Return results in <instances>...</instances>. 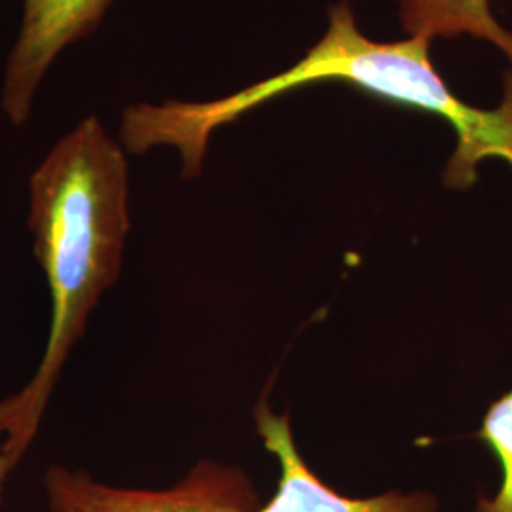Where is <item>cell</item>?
<instances>
[{"mask_svg": "<svg viewBox=\"0 0 512 512\" xmlns=\"http://www.w3.org/2000/svg\"><path fill=\"white\" fill-rule=\"evenodd\" d=\"M433 42L420 37L382 42L366 37L348 0L332 4L327 29L306 54L281 73L213 101L137 103L122 112L120 139L131 154L173 147L183 175L202 173L209 141L217 129L234 124L285 93L321 82H342L389 103L439 116L456 135V148L442 173L444 184L469 190L478 165L490 158L512 167V69L503 74V95L492 109L459 99L431 59Z\"/></svg>", "mask_w": 512, "mask_h": 512, "instance_id": "cell-1", "label": "cell"}, {"mask_svg": "<svg viewBox=\"0 0 512 512\" xmlns=\"http://www.w3.org/2000/svg\"><path fill=\"white\" fill-rule=\"evenodd\" d=\"M29 228L52 296V323L35 376L16 393L2 454L16 463L37 435L65 361L99 298L118 281L128 236L126 148L97 116L63 135L29 181Z\"/></svg>", "mask_w": 512, "mask_h": 512, "instance_id": "cell-2", "label": "cell"}, {"mask_svg": "<svg viewBox=\"0 0 512 512\" xmlns=\"http://www.w3.org/2000/svg\"><path fill=\"white\" fill-rule=\"evenodd\" d=\"M44 488L52 512H251L260 507L249 476L209 459L169 490L114 488L63 465L46 471Z\"/></svg>", "mask_w": 512, "mask_h": 512, "instance_id": "cell-3", "label": "cell"}, {"mask_svg": "<svg viewBox=\"0 0 512 512\" xmlns=\"http://www.w3.org/2000/svg\"><path fill=\"white\" fill-rule=\"evenodd\" d=\"M23 16L8 55L0 107L14 126L31 118L35 95L55 59L90 37L112 0H21Z\"/></svg>", "mask_w": 512, "mask_h": 512, "instance_id": "cell-4", "label": "cell"}, {"mask_svg": "<svg viewBox=\"0 0 512 512\" xmlns=\"http://www.w3.org/2000/svg\"><path fill=\"white\" fill-rule=\"evenodd\" d=\"M255 418L266 450L279 459L281 476L274 497L251 512H439L437 497L423 490H389L366 499L338 494L298 454L287 416H275L268 404L260 403Z\"/></svg>", "mask_w": 512, "mask_h": 512, "instance_id": "cell-5", "label": "cell"}, {"mask_svg": "<svg viewBox=\"0 0 512 512\" xmlns=\"http://www.w3.org/2000/svg\"><path fill=\"white\" fill-rule=\"evenodd\" d=\"M494 0H399V21L406 37L435 42L471 37L492 44L512 65V33L494 16Z\"/></svg>", "mask_w": 512, "mask_h": 512, "instance_id": "cell-6", "label": "cell"}, {"mask_svg": "<svg viewBox=\"0 0 512 512\" xmlns=\"http://www.w3.org/2000/svg\"><path fill=\"white\" fill-rule=\"evenodd\" d=\"M501 467V486L494 497H478L475 512H512V389L495 401L476 435Z\"/></svg>", "mask_w": 512, "mask_h": 512, "instance_id": "cell-7", "label": "cell"}, {"mask_svg": "<svg viewBox=\"0 0 512 512\" xmlns=\"http://www.w3.org/2000/svg\"><path fill=\"white\" fill-rule=\"evenodd\" d=\"M16 403H18L16 395H10V397L0 401V435H6L10 431V425H12L14 414H16ZM16 465L18 463L14 459L0 452V488H2L4 480H6V476L10 475V471Z\"/></svg>", "mask_w": 512, "mask_h": 512, "instance_id": "cell-8", "label": "cell"}]
</instances>
